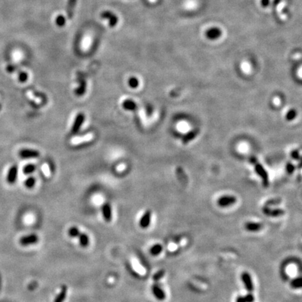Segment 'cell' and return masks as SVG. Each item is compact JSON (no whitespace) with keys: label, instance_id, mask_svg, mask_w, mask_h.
Returning <instances> with one entry per match:
<instances>
[{"label":"cell","instance_id":"cell-26","mask_svg":"<svg viewBox=\"0 0 302 302\" xmlns=\"http://www.w3.org/2000/svg\"><path fill=\"white\" fill-rule=\"evenodd\" d=\"M85 90H86V84H85V82H83L80 85V86L76 89V92L78 95L81 96L85 93Z\"/></svg>","mask_w":302,"mask_h":302},{"label":"cell","instance_id":"cell-36","mask_svg":"<svg viewBox=\"0 0 302 302\" xmlns=\"http://www.w3.org/2000/svg\"><path fill=\"white\" fill-rule=\"evenodd\" d=\"M27 95H28V97H29L31 99H33V100L35 101L37 103H40L41 102V99L39 98H37V97H36L35 96H34V95L32 93V92H27Z\"/></svg>","mask_w":302,"mask_h":302},{"label":"cell","instance_id":"cell-19","mask_svg":"<svg viewBox=\"0 0 302 302\" xmlns=\"http://www.w3.org/2000/svg\"><path fill=\"white\" fill-rule=\"evenodd\" d=\"M198 132H199V130H193V131H191L189 133H187V134L183 138V140H182L183 143L187 144L188 142H190L191 140H192L193 138L197 135Z\"/></svg>","mask_w":302,"mask_h":302},{"label":"cell","instance_id":"cell-31","mask_svg":"<svg viewBox=\"0 0 302 302\" xmlns=\"http://www.w3.org/2000/svg\"><path fill=\"white\" fill-rule=\"evenodd\" d=\"M296 115V113L295 110H289V112L287 113L286 115V119L287 120H292L294 118H295V116Z\"/></svg>","mask_w":302,"mask_h":302},{"label":"cell","instance_id":"cell-8","mask_svg":"<svg viewBox=\"0 0 302 302\" xmlns=\"http://www.w3.org/2000/svg\"><path fill=\"white\" fill-rule=\"evenodd\" d=\"M85 120V116L83 113H79L77 115L76 119H75L74 124L71 127V132L72 133H76L78 132L81 127L82 126L83 123Z\"/></svg>","mask_w":302,"mask_h":302},{"label":"cell","instance_id":"cell-7","mask_svg":"<svg viewBox=\"0 0 302 302\" xmlns=\"http://www.w3.org/2000/svg\"><path fill=\"white\" fill-rule=\"evenodd\" d=\"M101 211L105 221L110 222L112 220V209L111 206L109 203L106 202L102 205Z\"/></svg>","mask_w":302,"mask_h":302},{"label":"cell","instance_id":"cell-39","mask_svg":"<svg viewBox=\"0 0 302 302\" xmlns=\"http://www.w3.org/2000/svg\"><path fill=\"white\" fill-rule=\"evenodd\" d=\"M237 302H246V301H245L244 297H243V296H238L237 299Z\"/></svg>","mask_w":302,"mask_h":302},{"label":"cell","instance_id":"cell-22","mask_svg":"<svg viewBox=\"0 0 302 302\" xmlns=\"http://www.w3.org/2000/svg\"><path fill=\"white\" fill-rule=\"evenodd\" d=\"M80 233H81V232H80L79 229L76 226L71 227L68 230V234L69 237L72 238H78Z\"/></svg>","mask_w":302,"mask_h":302},{"label":"cell","instance_id":"cell-27","mask_svg":"<svg viewBox=\"0 0 302 302\" xmlns=\"http://www.w3.org/2000/svg\"><path fill=\"white\" fill-rule=\"evenodd\" d=\"M35 182H36V180L34 177H29V178L26 180L25 182V186L27 188H32V187L34 186Z\"/></svg>","mask_w":302,"mask_h":302},{"label":"cell","instance_id":"cell-11","mask_svg":"<svg viewBox=\"0 0 302 302\" xmlns=\"http://www.w3.org/2000/svg\"><path fill=\"white\" fill-rule=\"evenodd\" d=\"M152 291L154 296H156L157 299L160 301H162L166 298V294L163 290L157 284H154L152 287Z\"/></svg>","mask_w":302,"mask_h":302},{"label":"cell","instance_id":"cell-20","mask_svg":"<svg viewBox=\"0 0 302 302\" xmlns=\"http://www.w3.org/2000/svg\"><path fill=\"white\" fill-rule=\"evenodd\" d=\"M163 250V248L161 244L157 243V244L153 245L152 247L150 248V253L153 256H157L162 253Z\"/></svg>","mask_w":302,"mask_h":302},{"label":"cell","instance_id":"cell-25","mask_svg":"<svg viewBox=\"0 0 302 302\" xmlns=\"http://www.w3.org/2000/svg\"><path fill=\"white\" fill-rule=\"evenodd\" d=\"M128 84L132 88H137L139 85V82L136 77H131L128 80Z\"/></svg>","mask_w":302,"mask_h":302},{"label":"cell","instance_id":"cell-40","mask_svg":"<svg viewBox=\"0 0 302 302\" xmlns=\"http://www.w3.org/2000/svg\"><path fill=\"white\" fill-rule=\"evenodd\" d=\"M118 168H120V169H118V171H120V170H123V169H124V165H120V167H119Z\"/></svg>","mask_w":302,"mask_h":302},{"label":"cell","instance_id":"cell-2","mask_svg":"<svg viewBox=\"0 0 302 302\" xmlns=\"http://www.w3.org/2000/svg\"><path fill=\"white\" fill-rule=\"evenodd\" d=\"M38 241V237L36 234H31L29 235H26V236L22 237L20 240H19V242H20V245L23 246H27L29 245H33L37 243Z\"/></svg>","mask_w":302,"mask_h":302},{"label":"cell","instance_id":"cell-24","mask_svg":"<svg viewBox=\"0 0 302 302\" xmlns=\"http://www.w3.org/2000/svg\"><path fill=\"white\" fill-rule=\"evenodd\" d=\"M55 23L57 26L59 27H62L65 25L66 23V19L65 18V16L62 15H59L55 19Z\"/></svg>","mask_w":302,"mask_h":302},{"label":"cell","instance_id":"cell-23","mask_svg":"<svg viewBox=\"0 0 302 302\" xmlns=\"http://www.w3.org/2000/svg\"><path fill=\"white\" fill-rule=\"evenodd\" d=\"M291 287L295 288V289H299V288L301 287V278L300 277H298V278H294L292 281L290 282Z\"/></svg>","mask_w":302,"mask_h":302},{"label":"cell","instance_id":"cell-9","mask_svg":"<svg viewBox=\"0 0 302 302\" xmlns=\"http://www.w3.org/2000/svg\"><path fill=\"white\" fill-rule=\"evenodd\" d=\"M19 156L23 158H34L39 156V153L36 150L23 149L19 152Z\"/></svg>","mask_w":302,"mask_h":302},{"label":"cell","instance_id":"cell-18","mask_svg":"<svg viewBox=\"0 0 302 302\" xmlns=\"http://www.w3.org/2000/svg\"><path fill=\"white\" fill-rule=\"evenodd\" d=\"M123 107L124 109L129 110H133L137 109V104L132 99H126L123 102Z\"/></svg>","mask_w":302,"mask_h":302},{"label":"cell","instance_id":"cell-37","mask_svg":"<svg viewBox=\"0 0 302 302\" xmlns=\"http://www.w3.org/2000/svg\"><path fill=\"white\" fill-rule=\"evenodd\" d=\"M16 70V66L13 65H9L7 66V71L9 73H12Z\"/></svg>","mask_w":302,"mask_h":302},{"label":"cell","instance_id":"cell-12","mask_svg":"<svg viewBox=\"0 0 302 302\" xmlns=\"http://www.w3.org/2000/svg\"><path fill=\"white\" fill-rule=\"evenodd\" d=\"M262 210L265 215L271 216V217H279V216H281L285 214L284 210L281 209H270L268 207H264L262 209Z\"/></svg>","mask_w":302,"mask_h":302},{"label":"cell","instance_id":"cell-30","mask_svg":"<svg viewBox=\"0 0 302 302\" xmlns=\"http://www.w3.org/2000/svg\"><path fill=\"white\" fill-rule=\"evenodd\" d=\"M35 169H36V166L35 165H26L24 169H23V172L25 174H29L32 173Z\"/></svg>","mask_w":302,"mask_h":302},{"label":"cell","instance_id":"cell-4","mask_svg":"<svg viewBox=\"0 0 302 302\" xmlns=\"http://www.w3.org/2000/svg\"><path fill=\"white\" fill-rule=\"evenodd\" d=\"M101 18L108 19L109 20V25L110 27H115L118 22V18L114 13H111L109 11H104L101 13Z\"/></svg>","mask_w":302,"mask_h":302},{"label":"cell","instance_id":"cell-35","mask_svg":"<svg viewBox=\"0 0 302 302\" xmlns=\"http://www.w3.org/2000/svg\"><path fill=\"white\" fill-rule=\"evenodd\" d=\"M286 168H287V172L290 174H292L294 170H295V166H294L292 164H291V163H287Z\"/></svg>","mask_w":302,"mask_h":302},{"label":"cell","instance_id":"cell-6","mask_svg":"<svg viewBox=\"0 0 302 302\" xmlns=\"http://www.w3.org/2000/svg\"><path fill=\"white\" fill-rule=\"evenodd\" d=\"M151 216L152 213L151 210H146L143 213V215L141 216V218L139 220V226L141 228L145 229L148 228L151 221Z\"/></svg>","mask_w":302,"mask_h":302},{"label":"cell","instance_id":"cell-38","mask_svg":"<svg viewBox=\"0 0 302 302\" xmlns=\"http://www.w3.org/2000/svg\"><path fill=\"white\" fill-rule=\"evenodd\" d=\"M280 202H281V200H280V199H273V200L268 201L267 204H268V205H270V204H279Z\"/></svg>","mask_w":302,"mask_h":302},{"label":"cell","instance_id":"cell-13","mask_svg":"<svg viewBox=\"0 0 302 302\" xmlns=\"http://www.w3.org/2000/svg\"><path fill=\"white\" fill-rule=\"evenodd\" d=\"M18 177V167L16 166H12L9 170L7 175V181L11 184L14 183Z\"/></svg>","mask_w":302,"mask_h":302},{"label":"cell","instance_id":"cell-1","mask_svg":"<svg viewBox=\"0 0 302 302\" xmlns=\"http://www.w3.org/2000/svg\"><path fill=\"white\" fill-rule=\"evenodd\" d=\"M250 162L255 166V169L256 173L261 177L262 180L263 185L265 187H267L269 185V181H268V176L267 172V171L264 169V168L262 167V165L257 161L255 157H250Z\"/></svg>","mask_w":302,"mask_h":302},{"label":"cell","instance_id":"cell-14","mask_svg":"<svg viewBox=\"0 0 302 302\" xmlns=\"http://www.w3.org/2000/svg\"><path fill=\"white\" fill-rule=\"evenodd\" d=\"M262 224L259 223H253V222H248L245 224V229L247 231L255 232L260 231L262 229Z\"/></svg>","mask_w":302,"mask_h":302},{"label":"cell","instance_id":"cell-10","mask_svg":"<svg viewBox=\"0 0 302 302\" xmlns=\"http://www.w3.org/2000/svg\"><path fill=\"white\" fill-rule=\"evenodd\" d=\"M93 134H88L85 136H83V137H78L76 138H72L71 141V145H78L80 143L88 142V141H90L92 140L93 138Z\"/></svg>","mask_w":302,"mask_h":302},{"label":"cell","instance_id":"cell-3","mask_svg":"<svg viewBox=\"0 0 302 302\" xmlns=\"http://www.w3.org/2000/svg\"><path fill=\"white\" fill-rule=\"evenodd\" d=\"M237 198L234 196H223L218 199V204L220 207H227L236 203Z\"/></svg>","mask_w":302,"mask_h":302},{"label":"cell","instance_id":"cell-32","mask_svg":"<svg viewBox=\"0 0 302 302\" xmlns=\"http://www.w3.org/2000/svg\"><path fill=\"white\" fill-rule=\"evenodd\" d=\"M243 297H244L246 302H254L255 301L254 296H253V295H252V294H250V293H249V294H248V295H246L245 296H243Z\"/></svg>","mask_w":302,"mask_h":302},{"label":"cell","instance_id":"cell-16","mask_svg":"<svg viewBox=\"0 0 302 302\" xmlns=\"http://www.w3.org/2000/svg\"><path fill=\"white\" fill-rule=\"evenodd\" d=\"M67 290L68 288L66 285H63V286L61 287L60 292L59 294L56 296V297L55 298L53 302H64V301L65 300L66 294H67Z\"/></svg>","mask_w":302,"mask_h":302},{"label":"cell","instance_id":"cell-5","mask_svg":"<svg viewBox=\"0 0 302 302\" xmlns=\"http://www.w3.org/2000/svg\"><path fill=\"white\" fill-rule=\"evenodd\" d=\"M241 279L245 285L246 289L250 292H253L254 290V285L250 274L248 272H243L241 275Z\"/></svg>","mask_w":302,"mask_h":302},{"label":"cell","instance_id":"cell-33","mask_svg":"<svg viewBox=\"0 0 302 302\" xmlns=\"http://www.w3.org/2000/svg\"><path fill=\"white\" fill-rule=\"evenodd\" d=\"M290 156H292L293 159H295L296 160H300V156H299V151H297V150H295V151H293L292 153H290Z\"/></svg>","mask_w":302,"mask_h":302},{"label":"cell","instance_id":"cell-15","mask_svg":"<svg viewBox=\"0 0 302 302\" xmlns=\"http://www.w3.org/2000/svg\"><path fill=\"white\" fill-rule=\"evenodd\" d=\"M76 2L77 0H68L67 6H66V15L69 19H72L73 18Z\"/></svg>","mask_w":302,"mask_h":302},{"label":"cell","instance_id":"cell-29","mask_svg":"<svg viewBox=\"0 0 302 302\" xmlns=\"http://www.w3.org/2000/svg\"><path fill=\"white\" fill-rule=\"evenodd\" d=\"M28 79V74L25 71H20L18 74V80L21 83H25Z\"/></svg>","mask_w":302,"mask_h":302},{"label":"cell","instance_id":"cell-28","mask_svg":"<svg viewBox=\"0 0 302 302\" xmlns=\"http://www.w3.org/2000/svg\"><path fill=\"white\" fill-rule=\"evenodd\" d=\"M165 274V271L164 270H160L157 273L154 274L153 278L155 281H158L160 279L164 277Z\"/></svg>","mask_w":302,"mask_h":302},{"label":"cell","instance_id":"cell-34","mask_svg":"<svg viewBox=\"0 0 302 302\" xmlns=\"http://www.w3.org/2000/svg\"><path fill=\"white\" fill-rule=\"evenodd\" d=\"M42 169H43L44 174H45L46 176H50V174H51V171H50V169H49V167L48 166V165H46V164L43 165V167H42Z\"/></svg>","mask_w":302,"mask_h":302},{"label":"cell","instance_id":"cell-17","mask_svg":"<svg viewBox=\"0 0 302 302\" xmlns=\"http://www.w3.org/2000/svg\"><path fill=\"white\" fill-rule=\"evenodd\" d=\"M78 238H79V240L80 245H81L82 247L85 248V247H87L88 245H89L90 240H89V237H88L87 234L82 233V232H81V233L79 234Z\"/></svg>","mask_w":302,"mask_h":302},{"label":"cell","instance_id":"cell-21","mask_svg":"<svg viewBox=\"0 0 302 302\" xmlns=\"http://www.w3.org/2000/svg\"><path fill=\"white\" fill-rule=\"evenodd\" d=\"M285 7V5L284 4V2H281V3H280L278 5V6H277V8H276L277 12H278L279 16L281 17L282 20H284V19L287 18L286 13H285L283 12V9H284Z\"/></svg>","mask_w":302,"mask_h":302}]
</instances>
